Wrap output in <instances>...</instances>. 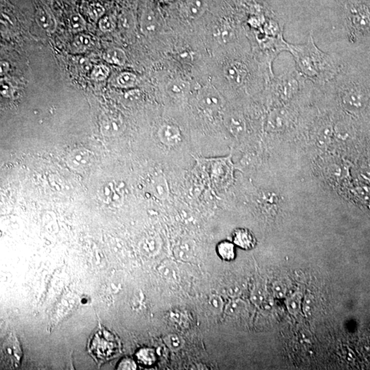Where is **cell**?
Here are the masks:
<instances>
[{"label":"cell","instance_id":"cell-1","mask_svg":"<svg viewBox=\"0 0 370 370\" xmlns=\"http://www.w3.org/2000/svg\"><path fill=\"white\" fill-rule=\"evenodd\" d=\"M287 47L298 69L307 78L323 80L334 72L331 58L317 48L313 35H310L307 42L304 44H287Z\"/></svg>","mask_w":370,"mask_h":370},{"label":"cell","instance_id":"cell-2","mask_svg":"<svg viewBox=\"0 0 370 370\" xmlns=\"http://www.w3.org/2000/svg\"><path fill=\"white\" fill-rule=\"evenodd\" d=\"M88 352L98 365L115 358L121 352L119 338L99 325L88 342Z\"/></svg>","mask_w":370,"mask_h":370},{"label":"cell","instance_id":"cell-3","mask_svg":"<svg viewBox=\"0 0 370 370\" xmlns=\"http://www.w3.org/2000/svg\"><path fill=\"white\" fill-rule=\"evenodd\" d=\"M22 350L16 336L11 334L3 343L1 349V365L5 369H16L20 365Z\"/></svg>","mask_w":370,"mask_h":370},{"label":"cell","instance_id":"cell-4","mask_svg":"<svg viewBox=\"0 0 370 370\" xmlns=\"http://www.w3.org/2000/svg\"><path fill=\"white\" fill-rule=\"evenodd\" d=\"M367 103V97L361 89L355 86L346 88L341 94V104L345 109L350 112H358L363 109Z\"/></svg>","mask_w":370,"mask_h":370},{"label":"cell","instance_id":"cell-5","mask_svg":"<svg viewBox=\"0 0 370 370\" xmlns=\"http://www.w3.org/2000/svg\"><path fill=\"white\" fill-rule=\"evenodd\" d=\"M198 102L202 109L207 112L217 111L222 105L219 92L213 86L206 85L199 91Z\"/></svg>","mask_w":370,"mask_h":370},{"label":"cell","instance_id":"cell-6","mask_svg":"<svg viewBox=\"0 0 370 370\" xmlns=\"http://www.w3.org/2000/svg\"><path fill=\"white\" fill-rule=\"evenodd\" d=\"M348 20L351 27L358 33H364L370 28V13L363 6H354L349 10Z\"/></svg>","mask_w":370,"mask_h":370},{"label":"cell","instance_id":"cell-7","mask_svg":"<svg viewBox=\"0 0 370 370\" xmlns=\"http://www.w3.org/2000/svg\"><path fill=\"white\" fill-rule=\"evenodd\" d=\"M162 28V20L160 15L153 9H145L141 20V28L146 35H154Z\"/></svg>","mask_w":370,"mask_h":370},{"label":"cell","instance_id":"cell-8","mask_svg":"<svg viewBox=\"0 0 370 370\" xmlns=\"http://www.w3.org/2000/svg\"><path fill=\"white\" fill-rule=\"evenodd\" d=\"M180 7L186 17L195 20L205 13L206 3L205 0H182Z\"/></svg>","mask_w":370,"mask_h":370},{"label":"cell","instance_id":"cell-9","mask_svg":"<svg viewBox=\"0 0 370 370\" xmlns=\"http://www.w3.org/2000/svg\"><path fill=\"white\" fill-rule=\"evenodd\" d=\"M232 241L234 245L245 251L254 249L257 243L253 233L245 228L236 229L232 233Z\"/></svg>","mask_w":370,"mask_h":370},{"label":"cell","instance_id":"cell-10","mask_svg":"<svg viewBox=\"0 0 370 370\" xmlns=\"http://www.w3.org/2000/svg\"><path fill=\"white\" fill-rule=\"evenodd\" d=\"M36 22L43 31L53 33L56 28V23L52 13L48 9L40 7L37 10L35 16Z\"/></svg>","mask_w":370,"mask_h":370},{"label":"cell","instance_id":"cell-11","mask_svg":"<svg viewBox=\"0 0 370 370\" xmlns=\"http://www.w3.org/2000/svg\"><path fill=\"white\" fill-rule=\"evenodd\" d=\"M289 116L286 110H277L272 112L268 119L267 127L269 131H280L288 125Z\"/></svg>","mask_w":370,"mask_h":370},{"label":"cell","instance_id":"cell-12","mask_svg":"<svg viewBox=\"0 0 370 370\" xmlns=\"http://www.w3.org/2000/svg\"><path fill=\"white\" fill-rule=\"evenodd\" d=\"M159 134L161 140L167 146H176L181 141V133L175 126H163L161 128Z\"/></svg>","mask_w":370,"mask_h":370},{"label":"cell","instance_id":"cell-13","mask_svg":"<svg viewBox=\"0 0 370 370\" xmlns=\"http://www.w3.org/2000/svg\"><path fill=\"white\" fill-rule=\"evenodd\" d=\"M225 75L231 83L239 85L245 78V67L239 63H231L227 66L225 70Z\"/></svg>","mask_w":370,"mask_h":370},{"label":"cell","instance_id":"cell-14","mask_svg":"<svg viewBox=\"0 0 370 370\" xmlns=\"http://www.w3.org/2000/svg\"><path fill=\"white\" fill-rule=\"evenodd\" d=\"M167 91L171 96L182 98L189 91V84L183 80H172L167 85Z\"/></svg>","mask_w":370,"mask_h":370},{"label":"cell","instance_id":"cell-15","mask_svg":"<svg viewBox=\"0 0 370 370\" xmlns=\"http://www.w3.org/2000/svg\"><path fill=\"white\" fill-rule=\"evenodd\" d=\"M104 59L108 63L113 64V65H125L127 62V56L125 51L119 48L110 49L104 54Z\"/></svg>","mask_w":370,"mask_h":370},{"label":"cell","instance_id":"cell-16","mask_svg":"<svg viewBox=\"0 0 370 370\" xmlns=\"http://www.w3.org/2000/svg\"><path fill=\"white\" fill-rule=\"evenodd\" d=\"M279 86L283 99H289L296 93L298 84L292 77H285L282 80Z\"/></svg>","mask_w":370,"mask_h":370},{"label":"cell","instance_id":"cell-17","mask_svg":"<svg viewBox=\"0 0 370 370\" xmlns=\"http://www.w3.org/2000/svg\"><path fill=\"white\" fill-rule=\"evenodd\" d=\"M217 252L223 261H232L235 259V247L234 244L230 241H221L217 246Z\"/></svg>","mask_w":370,"mask_h":370},{"label":"cell","instance_id":"cell-18","mask_svg":"<svg viewBox=\"0 0 370 370\" xmlns=\"http://www.w3.org/2000/svg\"><path fill=\"white\" fill-rule=\"evenodd\" d=\"M138 361L144 365H152L157 360L155 351L151 348H143L137 353Z\"/></svg>","mask_w":370,"mask_h":370},{"label":"cell","instance_id":"cell-19","mask_svg":"<svg viewBox=\"0 0 370 370\" xmlns=\"http://www.w3.org/2000/svg\"><path fill=\"white\" fill-rule=\"evenodd\" d=\"M93 44V41L91 37L84 34H80L76 36L74 40V48L80 52L91 48Z\"/></svg>","mask_w":370,"mask_h":370},{"label":"cell","instance_id":"cell-20","mask_svg":"<svg viewBox=\"0 0 370 370\" xmlns=\"http://www.w3.org/2000/svg\"><path fill=\"white\" fill-rule=\"evenodd\" d=\"M137 82V76L131 72L121 73L117 78V85L122 88L133 87Z\"/></svg>","mask_w":370,"mask_h":370},{"label":"cell","instance_id":"cell-21","mask_svg":"<svg viewBox=\"0 0 370 370\" xmlns=\"http://www.w3.org/2000/svg\"><path fill=\"white\" fill-rule=\"evenodd\" d=\"M228 127L234 135H240L245 130V123L240 116H232L228 121Z\"/></svg>","mask_w":370,"mask_h":370},{"label":"cell","instance_id":"cell-22","mask_svg":"<svg viewBox=\"0 0 370 370\" xmlns=\"http://www.w3.org/2000/svg\"><path fill=\"white\" fill-rule=\"evenodd\" d=\"M91 78L96 81H103L108 78L109 69L103 65L95 66L91 71Z\"/></svg>","mask_w":370,"mask_h":370},{"label":"cell","instance_id":"cell-23","mask_svg":"<svg viewBox=\"0 0 370 370\" xmlns=\"http://www.w3.org/2000/svg\"><path fill=\"white\" fill-rule=\"evenodd\" d=\"M70 26L73 31L79 33L85 29L86 22L80 14L74 13L70 18Z\"/></svg>","mask_w":370,"mask_h":370},{"label":"cell","instance_id":"cell-24","mask_svg":"<svg viewBox=\"0 0 370 370\" xmlns=\"http://www.w3.org/2000/svg\"><path fill=\"white\" fill-rule=\"evenodd\" d=\"M119 25L123 30L129 31L135 26V20L133 15L129 12L122 13L119 18Z\"/></svg>","mask_w":370,"mask_h":370},{"label":"cell","instance_id":"cell-25","mask_svg":"<svg viewBox=\"0 0 370 370\" xmlns=\"http://www.w3.org/2000/svg\"><path fill=\"white\" fill-rule=\"evenodd\" d=\"M105 10L104 7L99 4H92L88 9V15L91 20L97 21L102 18L104 14Z\"/></svg>","mask_w":370,"mask_h":370},{"label":"cell","instance_id":"cell-26","mask_svg":"<svg viewBox=\"0 0 370 370\" xmlns=\"http://www.w3.org/2000/svg\"><path fill=\"white\" fill-rule=\"evenodd\" d=\"M287 308L292 314H296L301 307V296L295 294L287 300Z\"/></svg>","mask_w":370,"mask_h":370},{"label":"cell","instance_id":"cell-27","mask_svg":"<svg viewBox=\"0 0 370 370\" xmlns=\"http://www.w3.org/2000/svg\"><path fill=\"white\" fill-rule=\"evenodd\" d=\"M99 27L104 33L111 31L114 28V21L110 17H104L99 20Z\"/></svg>","mask_w":370,"mask_h":370},{"label":"cell","instance_id":"cell-28","mask_svg":"<svg viewBox=\"0 0 370 370\" xmlns=\"http://www.w3.org/2000/svg\"><path fill=\"white\" fill-rule=\"evenodd\" d=\"M303 310L306 316L311 317L313 315V309H314V300L313 296H306L303 302Z\"/></svg>","mask_w":370,"mask_h":370},{"label":"cell","instance_id":"cell-29","mask_svg":"<svg viewBox=\"0 0 370 370\" xmlns=\"http://www.w3.org/2000/svg\"><path fill=\"white\" fill-rule=\"evenodd\" d=\"M356 196L363 202H370V189L369 187H359L355 190Z\"/></svg>","mask_w":370,"mask_h":370},{"label":"cell","instance_id":"cell-30","mask_svg":"<svg viewBox=\"0 0 370 370\" xmlns=\"http://www.w3.org/2000/svg\"><path fill=\"white\" fill-rule=\"evenodd\" d=\"M332 129L330 127L322 128L319 133L318 139L321 142H327L331 137Z\"/></svg>","mask_w":370,"mask_h":370},{"label":"cell","instance_id":"cell-31","mask_svg":"<svg viewBox=\"0 0 370 370\" xmlns=\"http://www.w3.org/2000/svg\"><path fill=\"white\" fill-rule=\"evenodd\" d=\"M136 364L131 358H125L122 360L119 365L120 369H136Z\"/></svg>","mask_w":370,"mask_h":370},{"label":"cell","instance_id":"cell-32","mask_svg":"<svg viewBox=\"0 0 370 370\" xmlns=\"http://www.w3.org/2000/svg\"><path fill=\"white\" fill-rule=\"evenodd\" d=\"M276 293L279 297H283L286 294V287L284 285H277L276 287Z\"/></svg>","mask_w":370,"mask_h":370},{"label":"cell","instance_id":"cell-33","mask_svg":"<svg viewBox=\"0 0 370 370\" xmlns=\"http://www.w3.org/2000/svg\"><path fill=\"white\" fill-rule=\"evenodd\" d=\"M362 176H363L364 178L367 179L368 181L370 182V169H367L365 172L362 173Z\"/></svg>","mask_w":370,"mask_h":370},{"label":"cell","instance_id":"cell-34","mask_svg":"<svg viewBox=\"0 0 370 370\" xmlns=\"http://www.w3.org/2000/svg\"><path fill=\"white\" fill-rule=\"evenodd\" d=\"M161 1L163 2V3H168V2H171L172 0H161Z\"/></svg>","mask_w":370,"mask_h":370}]
</instances>
